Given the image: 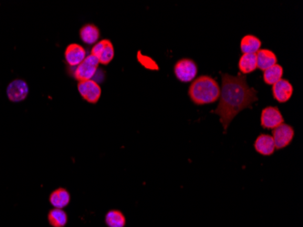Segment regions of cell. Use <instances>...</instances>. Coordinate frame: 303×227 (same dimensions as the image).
<instances>
[{
	"mask_svg": "<svg viewBox=\"0 0 303 227\" xmlns=\"http://www.w3.org/2000/svg\"><path fill=\"white\" fill-rule=\"evenodd\" d=\"M70 194L65 188H57L51 193L49 202L55 208L63 209L70 203Z\"/></svg>",
	"mask_w": 303,
	"mask_h": 227,
	"instance_id": "obj_14",
	"label": "cell"
},
{
	"mask_svg": "<svg viewBox=\"0 0 303 227\" xmlns=\"http://www.w3.org/2000/svg\"><path fill=\"white\" fill-rule=\"evenodd\" d=\"M238 67L243 75H247L256 70L257 69L256 54H243L239 59Z\"/></svg>",
	"mask_w": 303,
	"mask_h": 227,
	"instance_id": "obj_17",
	"label": "cell"
},
{
	"mask_svg": "<svg viewBox=\"0 0 303 227\" xmlns=\"http://www.w3.org/2000/svg\"><path fill=\"white\" fill-rule=\"evenodd\" d=\"M272 136L275 144V148L280 150L291 145L294 137V129L293 126L283 123L281 126L273 129Z\"/></svg>",
	"mask_w": 303,
	"mask_h": 227,
	"instance_id": "obj_6",
	"label": "cell"
},
{
	"mask_svg": "<svg viewBox=\"0 0 303 227\" xmlns=\"http://www.w3.org/2000/svg\"><path fill=\"white\" fill-rule=\"evenodd\" d=\"M221 88L217 81L209 76H201L192 81L188 95L195 105L202 106L217 101Z\"/></svg>",
	"mask_w": 303,
	"mask_h": 227,
	"instance_id": "obj_2",
	"label": "cell"
},
{
	"mask_svg": "<svg viewBox=\"0 0 303 227\" xmlns=\"http://www.w3.org/2000/svg\"><path fill=\"white\" fill-rule=\"evenodd\" d=\"M284 123L282 113L277 106H267L262 111L261 125L265 129H274Z\"/></svg>",
	"mask_w": 303,
	"mask_h": 227,
	"instance_id": "obj_7",
	"label": "cell"
},
{
	"mask_svg": "<svg viewBox=\"0 0 303 227\" xmlns=\"http://www.w3.org/2000/svg\"><path fill=\"white\" fill-rule=\"evenodd\" d=\"M261 46L262 41L255 35H244L241 40V51L243 54H256Z\"/></svg>",
	"mask_w": 303,
	"mask_h": 227,
	"instance_id": "obj_15",
	"label": "cell"
},
{
	"mask_svg": "<svg viewBox=\"0 0 303 227\" xmlns=\"http://www.w3.org/2000/svg\"><path fill=\"white\" fill-rule=\"evenodd\" d=\"M138 58H139V61L141 62L142 64L147 68H150V69H155L156 68L157 66L155 65V63L152 60L151 58H149L147 56H142V55H138Z\"/></svg>",
	"mask_w": 303,
	"mask_h": 227,
	"instance_id": "obj_21",
	"label": "cell"
},
{
	"mask_svg": "<svg viewBox=\"0 0 303 227\" xmlns=\"http://www.w3.org/2000/svg\"><path fill=\"white\" fill-rule=\"evenodd\" d=\"M174 75L182 83H189L196 78L198 67L196 63L190 58H182L177 61L174 68Z\"/></svg>",
	"mask_w": 303,
	"mask_h": 227,
	"instance_id": "obj_3",
	"label": "cell"
},
{
	"mask_svg": "<svg viewBox=\"0 0 303 227\" xmlns=\"http://www.w3.org/2000/svg\"><path fill=\"white\" fill-rule=\"evenodd\" d=\"M91 54L96 56L102 65H108L115 56V48L111 41L103 39L94 45Z\"/></svg>",
	"mask_w": 303,
	"mask_h": 227,
	"instance_id": "obj_5",
	"label": "cell"
},
{
	"mask_svg": "<svg viewBox=\"0 0 303 227\" xmlns=\"http://www.w3.org/2000/svg\"><path fill=\"white\" fill-rule=\"evenodd\" d=\"M254 148L256 152L262 156L264 157L272 156L276 149L273 136L265 134L260 135L254 143Z\"/></svg>",
	"mask_w": 303,
	"mask_h": 227,
	"instance_id": "obj_12",
	"label": "cell"
},
{
	"mask_svg": "<svg viewBox=\"0 0 303 227\" xmlns=\"http://www.w3.org/2000/svg\"><path fill=\"white\" fill-rule=\"evenodd\" d=\"M283 66L276 64L263 71V80L267 85H274L283 78Z\"/></svg>",
	"mask_w": 303,
	"mask_h": 227,
	"instance_id": "obj_19",
	"label": "cell"
},
{
	"mask_svg": "<svg viewBox=\"0 0 303 227\" xmlns=\"http://www.w3.org/2000/svg\"><path fill=\"white\" fill-rule=\"evenodd\" d=\"M99 64V60L96 56L90 54L86 56V59L80 65L76 66L74 76L79 82L92 80V78L96 74Z\"/></svg>",
	"mask_w": 303,
	"mask_h": 227,
	"instance_id": "obj_4",
	"label": "cell"
},
{
	"mask_svg": "<svg viewBox=\"0 0 303 227\" xmlns=\"http://www.w3.org/2000/svg\"><path fill=\"white\" fill-rule=\"evenodd\" d=\"M293 94V86L290 81L282 78L273 85V95L275 100L279 103L288 102Z\"/></svg>",
	"mask_w": 303,
	"mask_h": 227,
	"instance_id": "obj_11",
	"label": "cell"
},
{
	"mask_svg": "<svg viewBox=\"0 0 303 227\" xmlns=\"http://www.w3.org/2000/svg\"><path fill=\"white\" fill-rule=\"evenodd\" d=\"M257 68L260 70L265 71L270 67L277 64L278 58L274 52L269 49H260L256 53Z\"/></svg>",
	"mask_w": 303,
	"mask_h": 227,
	"instance_id": "obj_13",
	"label": "cell"
},
{
	"mask_svg": "<svg viewBox=\"0 0 303 227\" xmlns=\"http://www.w3.org/2000/svg\"><path fill=\"white\" fill-rule=\"evenodd\" d=\"M86 56L87 54L86 49L78 44H71L66 47L65 51L66 63L72 67H76L80 65L86 59Z\"/></svg>",
	"mask_w": 303,
	"mask_h": 227,
	"instance_id": "obj_10",
	"label": "cell"
},
{
	"mask_svg": "<svg viewBox=\"0 0 303 227\" xmlns=\"http://www.w3.org/2000/svg\"><path fill=\"white\" fill-rule=\"evenodd\" d=\"M106 224L108 227H125L126 217L119 210H111L106 214Z\"/></svg>",
	"mask_w": 303,
	"mask_h": 227,
	"instance_id": "obj_20",
	"label": "cell"
},
{
	"mask_svg": "<svg viewBox=\"0 0 303 227\" xmlns=\"http://www.w3.org/2000/svg\"><path fill=\"white\" fill-rule=\"evenodd\" d=\"M29 88L25 81L21 79L12 81L6 88V95L12 102L23 101L28 95Z\"/></svg>",
	"mask_w": 303,
	"mask_h": 227,
	"instance_id": "obj_9",
	"label": "cell"
},
{
	"mask_svg": "<svg viewBox=\"0 0 303 227\" xmlns=\"http://www.w3.org/2000/svg\"><path fill=\"white\" fill-rule=\"evenodd\" d=\"M222 76V87L217 108L212 113L220 116L224 133L234 117L244 109H252L258 101L257 90L248 86L246 76L243 74L232 76L220 73Z\"/></svg>",
	"mask_w": 303,
	"mask_h": 227,
	"instance_id": "obj_1",
	"label": "cell"
},
{
	"mask_svg": "<svg viewBox=\"0 0 303 227\" xmlns=\"http://www.w3.org/2000/svg\"><path fill=\"white\" fill-rule=\"evenodd\" d=\"M77 88L79 94L86 101L91 104H96L100 99L102 94L101 86L93 79L79 82Z\"/></svg>",
	"mask_w": 303,
	"mask_h": 227,
	"instance_id": "obj_8",
	"label": "cell"
},
{
	"mask_svg": "<svg viewBox=\"0 0 303 227\" xmlns=\"http://www.w3.org/2000/svg\"><path fill=\"white\" fill-rule=\"evenodd\" d=\"M80 37L82 41L87 45H95L100 37V31L96 25L88 24L84 25L80 29Z\"/></svg>",
	"mask_w": 303,
	"mask_h": 227,
	"instance_id": "obj_16",
	"label": "cell"
},
{
	"mask_svg": "<svg viewBox=\"0 0 303 227\" xmlns=\"http://www.w3.org/2000/svg\"><path fill=\"white\" fill-rule=\"evenodd\" d=\"M67 214L63 209L54 208L48 213L47 220L52 227H65L67 224Z\"/></svg>",
	"mask_w": 303,
	"mask_h": 227,
	"instance_id": "obj_18",
	"label": "cell"
}]
</instances>
